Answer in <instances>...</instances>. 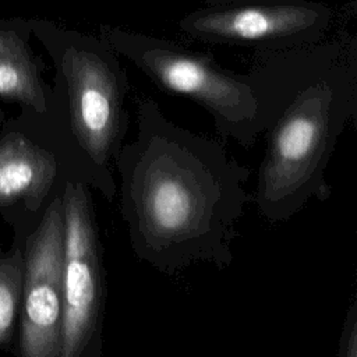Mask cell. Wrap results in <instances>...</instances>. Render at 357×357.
Returning <instances> with one entry per match:
<instances>
[{"label": "cell", "mask_w": 357, "mask_h": 357, "mask_svg": "<svg viewBox=\"0 0 357 357\" xmlns=\"http://www.w3.org/2000/svg\"><path fill=\"white\" fill-rule=\"evenodd\" d=\"M137 135L114 173L134 255L166 275L233 262L237 226L252 197L250 170L216 139L177 126L152 98L135 107Z\"/></svg>", "instance_id": "6da1fadb"}, {"label": "cell", "mask_w": 357, "mask_h": 357, "mask_svg": "<svg viewBox=\"0 0 357 357\" xmlns=\"http://www.w3.org/2000/svg\"><path fill=\"white\" fill-rule=\"evenodd\" d=\"M340 22L314 43L254 52L251 59L248 73L266 123L252 201L269 223L329 195L328 163L357 113V39Z\"/></svg>", "instance_id": "7a4b0ae2"}, {"label": "cell", "mask_w": 357, "mask_h": 357, "mask_svg": "<svg viewBox=\"0 0 357 357\" xmlns=\"http://www.w3.org/2000/svg\"><path fill=\"white\" fill-rule=\"evenodd\" d=\"M40 33L57 70L50 107L63 120L64 172L68 163V178L112 201L117 197L114 162L130 123L127 73L99 35L52 24H43Z\"/></svg>", "instance_id": "3957f363"}, {"label": "cell", "mask_w": 357, "mask_h": 357, "mask_svg": "<svg viewBox=\"0 0 357 357\" xmlns=\"http://www.w3.org/2000/svg\"><path fill=\"white\" fill-rule=\"evenodd\" d=\"M99 36L159 89L187 96L205 109L222 137L250 148L265 132V116L248 71L229 70L209 53L151 33L102 24Z\"/></svg>", "instance_id": "277c9868"}, {"label": "cell", "mask_w": 357, "mask_h": 357, "mask_svg": "<svg viewBox=\"0 0 357 357\" xmlns=\"http://www.w3.org/2000/svg\"><path fill=\"white\" fill-rule=\"evenodd\" d=\"M63 321L60 357H102L106 272L91 188L67 178L61 188Z\"/></svg>", "instance_id": "5b68a950"}, {"label": "cell", "mask_w": 357, "mask_h": 357, "mask_svg": "<svg viewBox=\"0 0 357 357\" xmlns=\"http://www.w3.org/2000/svg\"><path fill=\"white\" fill-rule=\"evenodd\" d=\"M337 21L331 6L314 0L205 4L183 15L184 36L209 45L279 52L325 38Z\"/></svg>", "instance_id": "8992f818"}, {"label": "cell", "mask_w": 357, "mask_h": 357, "mask_svg": "<svg viewBox=\"0 0 357 357\" xmlns=\"http://www.w3.org/2000/svg\"><path fill=\"white\" fill-rule=\"evenodd\" d=\"M64 220L61 191L26 243L21 298V357H60Z\"/></svg>", "instance_id": "52a82bcc"}, {"label": "cell", "mask_w": 357, "mask_h": 357, "mask_svg": "<svg viewBox=\"0 0 357 357\" xmlns=\"http://www.w3.org/2000/svg\"><path fill=\"white\" fill-rule=\"evenodd\" d=\"M64 173L60 153L20 132L0 139V206L22 201L38 211Z\"/></svg>", "instance_id": "ba28073f"}, {"label": "cell", "mask_w": 357, "mask_h": 357, "mask_svg": "<svg viewBox=\"0 0 357 357\" xmlns=\"http://www.w3.org/2000/svg\"><path fill=\"white\" fill-rule=\"evenodd\" d=\"M40 60L15 32L0 31V96L18 100L39 114L52 106L53 89L42 78Z\"/></svg>", "instance_id": "9c48e42d"}, {"label": "cell", "mask_w": 357, "mask_h": 357, "mask_svg": "<svg viewBox=\"0 0 357 357\" xmlns=\"http://www.w3.org/2000/svg\"><path fill=\"white\" fill-rule=\"evenodd\" d=\"M24 261L17 252L8 259L0 258V347L8 340L22 298Z\"/></svg>", "instance_id": "30bf717a"}, {"label": "cell", "mask_w": 357, "mask_h": 357, "mask_svg": "<svg viewBox=\"0 0 357 357\" xmlns=\"http://www.w3.org/2000/svg\"><path fill=\"white\" fill-rule=\"evenodd\" d=\"M336 357H357V298L354 297L344 314Z\"/></svg>", "instance_id": "8fae6325"}, {"label": "cell", "mask_w": 357, "mask_h": 357, "mask_svg": "<svg viewBox=\"0 0 357 357\" xmlns=\"http://www.w3.org/2000/svg\"><path fill=\"white\" fill-rule=\"evenodd\" d=\"M202 1L208 6H215V4H233V3H247V1H278V0H202Z\"/></svg>", "instance_id": "7c38bea8"}]
</instances>
